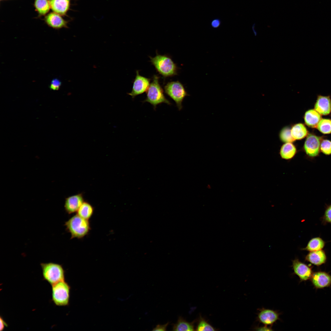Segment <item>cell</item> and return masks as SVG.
Returning a JSON list of instances; mask_svg holds the SVG:
<instances>
[{"label": "cell", "mask_w": 331, "mask_h": 331, "mask_svg": "<svg viewBox=\"0 0 331 331\" xmlns=\"http://www.w3.org/2000/svg\"><path fill=\"white\" fill-rule=\"evenodd\" d=\"M66 230L71 235V239H81L87 235L91 230L88 220L76 214L64 224Z\"/></svg>", "instance_id": "obj_1"}, {"label": "cell", "mask_w": 331, "mask_h": 331, "mask_svg": "<svg viewBox=\"0 0 331 331\" xmlns=\"http://www.w3.org/2000/svg\"><path fill=\"white\" fill-rule=\"evenodd\" d=\"M149 57L151 62L157 71L164 77H172L177 74V66L169 56L157 54L154 57Z\"/></svg>", "instance_id": "obj_2"}, {"label": "cell", "mask_w": 331, "mask_h": 331, "mask_svg": "<svg viewBox=\"0 0 331 331\" xmlns=\"http://www.w3.org/2000/svg\"><path fill=\"white\" fill-rule=\"evenodd\" d=\"M153 78L146 91V98L143 102L150 103L153 106L154 109L156 108L157 105L162 103L171 105L170 102L164 95L163 89L159 82L158 76L155 75Z\"/></svg>", "instance_id": "obj_3"}, {"label": "cell", "mask_w": 331, "mask_h": 331, "mask_svg": "<svg viewBox=\"0 0 331 331\" xmlns=\"http://www.w3.org/2000/svg\"><path fill=\"white\" fill-rule=\"evenodd\" d=\"M44 279L51 285L65 280V272L62 265L53 263L40 264Z\"/></svg>", "instance_id": "obj_4"}, {"label": "cell", "mask_w": 331, "mask_h": 331, "mask_svg": "<svg viewBox=\"0 0 331 331\" xmlns=\"http://www.w3.org/2000/svg\"><path fill=\"white\" fill-rule=\"evenodd\" d=\"M164 89L165 93L175 102L178 110H181L184 99L189 95L183 85L179 81L170 82L165 86Z\"/></svg>", "instance_id": "obj_5"}, {"label": "cell", "mask_w": 331, "mask_h": 331, "mask_svg": "<svg viewBox=\"0 0 331 331\" xmlns=\"http://www.w3.org/2000/svg\"><path fill=\"white\" fill-rule=\"evenodd\" d=\"M52 300L58 306L68 305L69 304L70 287L65 281L59 282L52 285Z\"/></svg>", "instance_id": "obj_6"}, {"label": "cell", "mask_w": 331, "mask_h": 331, "mask_svg": "<svg viewBox=\"0 0 331 331\" xmlns=\"http://www.w3.org/2000/svg\"><path fill=\"white\" fill-rule=\"evenodd\" d=\"M321 142L320 137L312 134L307 136L304 145V150L306 154L310 157L318 155L320 151Z\"/></svg>", "instance_id": "obj_7"}, {"label": "cell", "mask_w": 331, "mask_h": 331, "mask_svg": "<svg viewBox=\"0 0 331 331\" xmlns=\"http://www.w3.org/2000/svg\"><path fill=\"white\" fill-rule=\"evenodd\" d=\"M150 79L140 75L139 71L137 70L132 90L127 94L133 99L137 96L147 91L150 85Z\"/></svg>", "instance_id": "obj_8"}, {"label": "cell", "mask_w": 331, "mask_h": 331, "mask_svg": "<svg viewBox=\"0 0 331 331\" xmlns=\"http://www.w3.org/2000/svg\"><path fill=\"white\" fill-rule=\"evenodd\" d=\"M280 313L272 310L262 308L259 310L257 320L265 325H272L280 319Z\"/></svg>", "instance_id": "obj_9"}, {"label": "cell", "mask_w": 331, "mask_h": 331, "mask_svg": "<svg viewBox=\"0 0 331 331\" xmlns=\"http://www.w3.org/2000/svg\"><path fill=\"white\" fill-rule=\"evenodd\" d=\"M292 262L294 273L299 276L301 281H306L311 278L312 274L311 268L297 258H295Z\"/></svg>", "instance_id": "obj_10"}, {"label": "cell", "mask_w": 331, "mask_h": 331, "mask_svg": "<svg viewBox=\"0 0 331 331\" xmlns=\"http://www.w3.org/2000/svg\"><path fill=\"white\" fill-rule=\"evenodd\" d=\"M84 201L83 194L82 193L68 196L65 199V210L68 214L77 212Z\"/></svg>", "instance_id": "obj_11"}, {"label": "cell", "mask_w": 331, "mask_h": 331, "mask_svg": "<svg viewBox=\"0 0 331 331\" xmlns=\"http://www.w3.org/2000/svg\"><path fill=\"white\" fill-rule=\"evenodd\" d=\"M314 109L321 115H327L331 112V100L329 96L318 95Z\"/></svg>", "instance_id": "obj_12"}, {"label": "cell", "mask_w": 331, "mask_h": 331, "mask_svg": "<svg viewBox=\"0 0 331 331\" xmlns=\"http://www.w3.org/2000/svg\"><path fill=\"white\" fill-rule=\"evenodd\" d=\"M44 20L49 26L55 29L68 28L67 22L61 15L54 12L46 15Z\"/></svg>", "instance_id": "obj_13"}, {"label": "cell", "mask_w": 331, "mask_h": 331, "mask_svg": "<svg viewBox=\"0 0 331 331\" xmlns=\"http://www.w3.org/2000/svg\"><path fill=\"white\" fill-rule=\"evenodd\" d=\"M312 282L317 288H322L329 286L331 284V276L323 272H318L312 274Z\"/></svg>", "instance_id": "obj_14"}, {"label": "cell", "mask_w": 331, "mask_h": 331, "mask_svg": "<svg viewBox=\"0 0 331 331\" xmlns=\"http://www.w3.org/2000/svg\"><path fill=\"white\" fill-rule=\"evenodd\" d=\"M71 0H49V3L53 12L61 16L66 14L70 9Z\"/></svg>", "instance_id": "obj_15"}, {"label": "cell", "mask_w": 331, "mask_h": 331, "mask_svg": "<svg viewBox=\"0 0 331 331\" xmlns=\"http://www.w3.org/2000/svg\"><path fill=\"white\" fill-rule=\"evenodd\" d=\"M305 260L314 265L318 266L326 262L327 257L325 251L321 249L310 252L306 256Z\"/></svg>", "instance_id": "obj_16"}, {"label": "cell", "mask_w": 331, "mask_h": 331, "mask_svg": "<svg viewBox=\"0 0 331 331\" xmlns=\"http://www.w3.org/2000/svg\"><path fill=\"white\" fill-rule=\"evenodd\" d=\"M321 115L314 109L308 110L304 115L305 124L310 127L317 128L318 123L321 119Z\"/></svg>", "instance_id": "obj_17"}, {"label": "cell", "mask_w": 331, "mask_h": 331, "mask_svg": "<svg viewBox=\"0 0 331 331\" xmlns=\"http://www.w3.org/2000/svg\"><path fill=\"white\" fill-rule=\"evenodd\" d=\"M197 320L188 322L181 316H179L176 323L173 324V331H192L195 329V323Z\"/></svg>", "instance_id": "obj_18"}, {"label": "cell", "mask_w": 331, "mask_h": 331, "mask_svg": "<svg viewBox=\"0 0 331 331\" xmlns=\"http://www.w3.org/2000/svg\"><path fill=\"white\" fill-rule=\"evenodd\" d=\"M296 152V148L292 143H286L281 147L280 154L282 159L289 160L294 157Z\"/></svg>", "instance_id": "obj_19"}, {"label": "cell", "mask_w": 331, "mask_h": 331, "mask_svg": "<svg viewBox=\"0 0 331 331\" xmlns=\"http://www.w3.org/2000/svg\"><path fill=\"white\" fill-rule=\"evenodd\" d=\"M291 133L293 138L295 140H301L305 137L308 134V131L305 126L299 123L294 125L291 129Z\"/></svg>", "instance_id": "obj_20"}, {"label": "cell", "mask_w": 331, "mask_h": 331, "mask_svg": "<svg viewBox=\"0 0 331 331\" xmlns=\"http://www.w3.org/2000/svg\"><path fill=\"white\" fill-rule=\"evenodd\" d=\"M325 245V242L321 238H314L309 241L306 246L302 250L310 252L318 251L322 249Z\"/></svg>", "instance_id": "obj_21"}, {"label": "cell", "mask_w": 331, "mask_h": 331, "mask_svg": "<svg viewBox=\"0 0 331 331\" xmlns=\"http://www.w3.org/2000/svg\"><path fill=\"white\" fill-rule=\"evenodd\" d=\"M94 208L89 202L84 201L78 211L77 214L82 218L89 220L92 216Z\"/></svg>", "instance_id": "obj_22"}, {"label": "cell", "mask_w": 331, "mask_h": 331, "mask_svg": "<svg viewBox=\"0 0 331 331\" xmlns=\"http://www.w3.org/2000/svg\"><path fill=\"white\" fill-rule=\"evenodd\" d=\"M34 5L36 10L40 15L46 14L51 8L48 0H35Z\"/></svg>", "instance_id": "obj_23"}, {"label": "cell", "mask_w": 331, "mask_h": 331, "mask_svg": "<svg viewBox=\"0 0 331 331\" xmlns=\"http://www.w3.org/2000/svg\"><path fill=\"white\" fill-rule=\"evenodd\" d=\"M317 128L321 133L324 134L331 133V120L322 119L318 123Z\"/></svg>", "instance_id": "obj_24"}, {"label": "cell", "mask_w": 331, "mask_h": 331, "mask_svg": "<svg viewBox=\"0 0 331 331\" xmlns=\"http://www.w3.org/2000/svg\"><path fill=\"white\" fill-rule=\"evenodd\" d=\"M280 138L283 142L292 143L295 140L292 137L291 133V129L286 126L282 129L280 133Z\"/></svg>", "instance_id": "obj_25"}, {"label": "cell", "mask_w": 331, "mask_h": 331, "mask_svg": "<svg viewBox=\"0 0 331 331\" xmlns=\"http://www.w3.org/2000/svg\"><path fill=\"white\" fill-rule=\"evenodd\" d=\"M198 323L195 330L215 331L216 329L200 315L197 320Z\"/></svg>", "instance_id": "obj_26"}, {"label": "cell", "mask_w": 331, "mask_h": 331, "mask_svg": "<svg viewBox=\"0 0 331 331\" xmlns=\"http://www.w3.org/2000/svg\"><path fill=\"white\" fill-rule=\"evenodd\" d=\"M320 149L323 154L326 155L331 154V141L328 139L321 141Z\"/></svg>", "instance_id": "obj_27"}, {"label": "cell", "mask_w": 331, "mask_h": 331, "mask_svg": "<svg viewBox=\"0 0 331 331\" xmlns=\"http://www.w3.org/2000/svg\"><path fill=\"white\" fill-rule=\"evenodd\" d=\"M322 219L324 223L331 224V204L326 208Z\"/></svg>", "instance_id": "obj_28"}, {"label": "cell", "mask_w": 331, "mask_h": 331, "mask_svg": "<svg viewBox=\"0 0 331 331\" xmlns=\"http://www.w3.org/2000/svg\"><path fill=\"white\" fill-rule=\"evenodd\" d=\"M61 85V82L59 79L54 78L51 81L49 87L52 90H57L59 89Z\"/></svg>", "instance_id": "obj_29"}, {"label": "cell", "mask_w": 331, "mask_h": 331, "mask_svg": "<svg viewBox=\"0 0 331 331\" xmlns=\"http://www.w3.org/2000/svg\"><path fill=\"white\" fill-rule=\"evenodd\" d=\"M170 322H168L166 324L164 325H160L158 324L156 325V327L154 328L152 330V331H165L167 330V328Z\"/></svg>", "instance_id": "obj_30"}, {"label": "cell", "mask_w": 331, "mask_h": 331, "mask_svg": "<svg viewBox=\"0 0 331 331\" xmlns=\"http://www.w3.org/2000/svg\"><path fill=\"white\" fill-rule=\"evenodd\" d=\"M0 331H2L6 327L8 326V325L1 316H0Z\"/></svg>", "instance_id": "obj_31"}, {"label": "cell", "mask_w": 331, "mask_h": 331, "mask_svg": "<svg viewBox=\"0 0 331 331\" xmlns=\"http://www.w3.org/2000/svg\"><path fill=\"white\" fill-rule=\"evenodd\" d=\"M255 329L257 330H261V331H271L272 330V328L270 327H268L267 325H264V326L262 327H259L255 328Z\"/></svg>", "instance_id": "obj_32"}, {"label": "cell", "mask_w": 331, "mask_h": 331, "mask_svg": "<svg viewBox=\"0 0 331 331\" xmlns=\"http://www.w3.org/2000/svg\"><path fill=\"white\" fill-rule=\"evenodd\" d=\"M220 23V21L219 20L215 19L212 21L211 24L213 28H216L219 26Z\"/></svg>", "instance_id": "obj_33"}]
</instances>
